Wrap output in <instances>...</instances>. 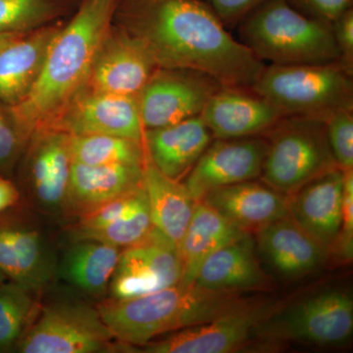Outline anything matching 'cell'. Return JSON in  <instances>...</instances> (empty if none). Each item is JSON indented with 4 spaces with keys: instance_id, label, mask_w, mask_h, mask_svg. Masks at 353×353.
Returning <instances> with one entry per match:
<instances>
[{
    "instance_id": "6da1fadb",
    "label": "cell",
    "mask_w": 353,
    "mask_h": 353,
    "mask_svg": "<svg viewBox=\"0 0 353 353\" xmlns=\"http://www.w3.org/2000/svg\"><path fill=\"white\" fill-rule=\"evenodd\" d=\"M113 23L159 68L196 70L222 85L250 88L265 67L201 0H117Z\"/></svg>"
},
{
    "instance_id": "7a4b0ae2",
    "label": "cell",
    "mask_w": 353,
    "mask_h": 353,
    "mask_svg": "<svg viewBox=\"0 0 353 353\" xmlns=\"http://www.w3.org/2000/svg\"><path fill=\"white\" fill-rule=\"evenodd\" d=\"M117 0H81L53 39L41 74L29 94L8 106L30 139L48 129L87 83L104 34L113 22Z\"/></svg>"
},
{
    "instance_id": "3957f363",
    "label": "cell",
    "mask_w": 353,
    "mask_h": 353,
    "mask_svg": "<svg viewBox=\"0 0 353 353\" xmlns=\"http://www.w3.org/2000/svg\"><path fill=\"white\" fill-rule=\"evenodd\" d=\"M241 294L178 284L134 299H113L97 310L114 339L143 345L160 334L212 321L252 303Z\"/></svg>"
},
{
    "instance_id": "277c9868",
    "label": "cell",
    "mask_w": 353,
    "mask_h": 353,
    "mask_svg": "<svg viewBox=\"0 0 353 353\" xmlns=\"http://www.w3.org/2000/svg\"><path fill=\"white\" fill-rule=\"evenodd\" d=\"M239 41L273 65L338 62L331 23L299 12L287 0H269L236 27Z\"/></svg>"
},
{
    "instance_id": "5b68a950",
    "label": "cell",
    "mask_w": 353,
    "mask_h": 353,
    "mask_svg": "<svg viewBox=\"0 0 353 353\" xmlns=\"http://www.w3.org/2000/svg\"><path fill=\"white\" fill-rule=\"evenodd\" d=\"M353 75L338 62L265 65L250 88L270 101L283 116L324 120L340 109H353Z\"/></svg>"
},
{
    "instance_id": "8992f818",
    "label": "cell",
    "mask_w": 353,
    "mask_h": 353,
    "mask_svg": "<svg viewBox=\"0 0 353 353\" xmlns=\"http://www.w3.org/2000/svg\"><path fill=\"white\" fill-rule=\"evenodd\" d=\"M263 136L268 150L260 178L284 196L339 168L321 118L283 116Z\"/></svg>"
},
{
    "instance_id": "52a82bcc",
    "label": "cell",
    "mask_w": 353,
    "mask_h": 353,
    "mask_svg": "<svg viewBox=\"0 0 353 353\" xmlns=\"http://www.w3.org/2000/svg\"><path fill=\"white\" fill-rule=\"evenodd\" d=\"M353 301L341 290H329L271 313L260 323L254 336L264 341H305L317 345H341L352 336Z\"/></svg>"
},
{
    "instance_id": "ba28073f",
    "label": "cell",
    "mask_w": 353,
    "mask_h": 353,
    "mask_svg": "<svg viewBox=\"0 0 353 353\" xmlns=\"http://www.w3.org/2000/svg\"><path fill=\"white\" fill-rule=\"evenodd\" d=\"M113 339L99 310L60 303L43 309L17 347L23 353H94L108 348Z\"/></svg>"
},
{
    "instance_id": "9c48e42d",
    "label": "cell",
    "mask_w": 353,
    "mask_h": 353,
    "mask_svg": "<svg viewBox=\"0 0 353 353\" xmlns=\"http://www.w3.org/2000/svg\"><path fill=\"white\" fill-rule=\"evenodd\" d=\"M222 85L196 70L158 67L138 95L143 128L169 126L201 115Z\"/></svg>"
},
{
    "instance_id": "30bf717a",
    "label": "cell",
    "mask_w": 353,
    "mask_h": 353,
    "mask_svg": "<svg viewBox=\"0 0 353 353\" xmlns=\"http://www.w3.org/2000/svg\"><path fill=\"white\" fill-rule=\"evenodd\" d=\"M182 274L178 246L152 227L145 239L120 253L111 279L113 299H134L173 287Z\"/></svg>"
},
{
    "instance_id": "8fae6325",
    "label": "cell",
    "mask_w": 353,
    "mask_h": 353,
    "mask_svg": "<svg viewBox=\"0 0 353 353\" xmlns=\"http://www.w3.org/2000/svg\"><path fill=\"white\" fill-rule=\"evenodd\" d=\"M157 68L145 46L112 22L97 48L83 90L138 97Z\"/></svg>"
},
{
    "instance_id": "7c38bea8",
    "label": "cell",
    "mask_w": 353,
    "mask_h": 353,
    "mask_svg": "<svg viewBox=\"0 0 353 353\" xmlns=\"http://www.w3.org/2000/svg\"><path fill=\"white\" fill-rule=\"evenodd\" d=\"M268 141L264 136L213 139L183 183L196 201L211 190L260 178Z\"/></svg>"
},
{
    "instance_id": "4fadbf2b",
    "label": "cell",
    "mask_w": 353,
    "mask_h": 353,
    "mask_svg": "<svg viewBox=\"0 0 353 353\" xmlns=\"http://www.w3.org/2000/svg\"><path fill=\"white\" fill-rule=\"evenodd\" d=\"M46 130L70 136L108 134L143 141L145 128L138 97L101 94L83 90Z\"/></svg>"
},
{
    "instance_id": "5bb4252c",
    "label": "cell",
    "mask_w": 353,
    "mask_h": 353,
    "mask_svg": "<svg viewBox=\"0 0 353 353\" xmlns=\"http://www.w3.org/2000/svg\"><path fill=\"white\" fill-rule=\"evenodd\" d=\"M274 311L271 304L252 303L233 312L174 332L163 340L145 343L148 353H228L254 338L257 326Z\"/></svg>"
},
{
    "instance_id": "9a60e30c",
    "label": "cell",
    "mask_w": 353,
    "mask_h": 353,
    "mask_svg": "<svg viewBox=\"0 0 353 353\" xmlns=\"http://www.w3.org/2000/svg\"><path fill=\"white\" fill-rule=\"evenodd\" d=\"M213 139L263 136L282 113L250 88L222 85L201 114Z\"/></svg>"
},
{
    "instance_id": "2e32d148",
    "label": "cell",
    "mask_w": 353,
    "mask_h": 353,
    "mask_svg": "<svg viewBox=\"0 0 353 353\" xmlns=\"http://www.w3.org/2000/svg\"><path fill=\"white\" fill-rule=\"evenodd\" d=\"M343 170L326 172L288 196L289 215L328 252L340 231Z\"/></svg>"
},
{
    "instance_id": "e0dca14e",
    "label": "cell",
    "mask_w": 353,
    "mask_h": 353,
    "mask_svg": "<svg viewBox=\"0 0 353 353\" xmlns=\"http://www.w3.org/2000/svg\"><path fill=\"white\" fill-rule=\"evenodd\" d=\"M212 141L201 115L145 130L143 134L148 159L164 175L176 181L188 175Z\"/></svg>"
},
{
    "instance_id": "ac0fdd59",
    "label": "cell",
    "mask_w": 353,
    "mask_h": 353,
    "mask_svg": "<svg viewBox=\"0 0 353 353\" xmlns=\"http://www.w3.org/2000/svg\"><path fill=\"white\" fill-rule=\"evenodd\" d=\"M199 201L250 234L289 215L287 196L255 180L211 190Z\"/></svg>"
},
{
    "instance_id": "d6986e66",
    "label": "cell",
    "mask_w": 353,
    "mask_h": 353,
    "mask_svg": "<svg viewBox=\"0 0 353 353\" xmlns=\"http://www.w3.org/2000/svg\"><path fill=\"white\" fill-rule=\"evenodd\" d=\"M257 243L269 264L285 278H299L319 268L328 250L290 215L256 232Z\"/></svg>"
},
{
    "instance_id": "ffe728a7",
    "label": "cell",
    "mask_w": 353,
    "mask_h": 353,
    "mask_svg": "<svg viewBox=\"0 0 353 353\" xmlns=\"http://www.w3.org/2000/svg\"><path fill=\"white\" fill-rule=\"evenodd\" d=\"M61 23L23 34L0 52V104L13 106L29 94Z\"/></svg>"
},
{
    "instance_id": "44dd1931",
    "label": "cell",
    "mask_w": 353,
    "mask_h": 353,
    "mask_svg": "<svg viewBox=\"0 0 353 353\" xmlns=\"http://www.w3.org/2000/svg\"><path fill=\"white\" fill-rule=\"evenodd\" d=\"M143 166L72 162L64 204L81 216L143 185Z\"/></svg>"
},
{
    "instance_id": "7402d4cb",
    "label": "cell",
    "mask_w": 353,
    "mask_h": 353,
    "mask_svg": "<svg viewBox=\"0 0 353 353\" xmlns=\"http://www.w3.org/2000/svg\"><path fill=\"white\" fill-rule=\"evenodd\" d=\"M194 284L218 292L263 290L270 284L255 256L250 234L222 246L202 263Z\"/></svg>"
},
{
    "instance_id": "603a6c76",
    "label": "cell",
    "mask_w": 353,
    "mask_h": 353,
    "mask_svg": "<svg viewBox=\"0 0 353 353\" xmlns=\"http://www.w3.org/2000/svg\"><path fill=\"white\" fill-rule=\"evenodd\" d=\"M70 137L44 130L30 141V176L34 194L44 205L64 203L72 166Z\"/></svg>"
},
{
    "instance_id": "cb8c5ba5",
    "label": "cell",
    "mask_w": 353,
    "mask_h": 353,
    "mask_svg": "<svg viewBox=\"0 0 353 353\" xmlns=\"http://www.w3.org/2000/svg\"><path fill=\"white\" fill-rule=\"evenodd\" d=\"M54 264L37 232L16 226L0 227V273L29 290L44 287Z\"/></svg>"
},
{
    "instance_id": "d4e9b609",
    "label": "cell",
    "mask_w": 353,
    "mask_h": 353,
    "mask_svg": "<svg viewBox=\"0 0 353 353\" xmlns=\"http://www.w3.org/2000/svg\"><path fill=\"white\" fill-rule=\"evenodd\" d=\"M231 221L214 208L196 201L179 250L182 260L181 285H194L202 263L216 250L245 236Z\"/></svg>"
},
{
    "instance_id": "484cf974",
    "label": "cell",
    "mask_w": 353,
    "mask_h": 353,
    "mask_svg": "<svg viewBox=\"0 0 353 353\" xmlns=\"http://www.w3.org/2000/svg\"><path fill=\"white\" fill-rule=\"evenodd\" d=\"M143 183L153 227L179 248L192 219L196 201L183 183L164 175L148 157L143 166Z\"/></svg>"
},
{
    "instance_id": "4316f807",
    "label": "cell",
    "mask_w": 353,
    "mask_h": 353,
    "mask_svg": "<svg viewBox=\"0 0 353 353\" xmlns=\"http://www.w3.org/2000/svg\"><path fill=\"white\" fill-rule=\"evenodd\" d=\"M119 248L83 241L65 255L61 274L70 284L90 294L106 289L120 257Z\"/></svg>"
},
{
    "instance_id": "83f0119b",
    "label": "cell",
    "mask_w": 353,
    "mask_h": 353,
    "mask_svg": "<svg viewBox=\"0 0 353 353\" xmlns=\"http://www.w3.org/2000/svg\"><path fill=\"white\" fill-rule=\"evenodd\" d=\"M72 162L87 165H136L145 166L143 141L108 136L85 134L70 137Z\"/></svg>"
},
{
    "instance_id": "f1b7e54d",
    "label": "cell",
    "mask_w": 353,
    "mask_h": 353,
    "mask_svg": "<svg viewBox=\"0 0 353 353\" xmlns=\"http://www.w3.org/2000/svg\"><path fill=\"white\" fill-rule=\"evenodd\" d=\"M81 0H0V32L27 34L72 15Z\"/></svg>"
},
{
    "instance_id": "f546056e",
    "label": "cell",
    "mask_w": 353,
    "mask_h": 353,
    "mask_svg": "<svg viewBox=\"0 0 353 353\" xmlns=\"http://www.w3.org/2000/svg\"><path fill=\"white\" fill-rule=\"evenodd\" d=\"M148 197L126 215L97 229L76 230L79 241H97L116 248H128L145 239L152 229Z\"/></svg>"
},
{
    "instance_id": "4dcf8cb0",
    "label": "cell",
    "mask_w": 353,
    "mask_h": 353,
    "mask_svg": "<svg viewBox=\"0 0 353 353\" xmlns=\"http://www.w3.org/2000/svg\"><path fill=\"white\" fill-rule=\"evenodd\" d=\"M30 292L13 282L0 284V352L15 347L23 336L34 306Z\"/></svg>"
},
{
    "instance_id": "1f68e13d",
    "label": "cell",
    "mask_w": 353,
    "mask_h": 353,
    "mask_svg": "<svg viewBox=\"0 0 353 353\" xmlns=\"http://www.w3.org/2000/svg\"><path fill=\"white\" fill-rule=\"evenodd\" d=\"M330 148L341 170L353 169V109H340L324 119Z\"/></svg>"
},
{
    "instance_id": "d6a6232c",
    "label": "cell",
    "mask_w": 353,
    "mask_h": 353,
    "mask_svg": "<svg viewBox=\"0 0 353 353\" xmlns=\"http://www.w3.org/2000/svg\"><path fill=\"white\" fill-rule=\"evenodd\" d=\"M29 143L10 108L0 104V170L12 167Z\"/></svg>"
},
{
    "instance_id": "836d02e7",
    "label": "cell",
    "mask_w": 353,
    "mask_h": 353,
    "mask_svg": "<svg viewBox=\"0 0 353 353\" xmlns=\"http://www.w3.org/2000/svg\"><path fill=\"white\" fill-rule=\"evenodd\" d=\"M343 215L340 231L333 248L341 261H350L353 254V169L343 170Z\"/></svg>"
},
{
    "instance_id": "e575fe53",
    "label": "cell",
    "mask_w": 353,
    "mask_h": 353,
    "mask_svg": "<svg viewBox=\"0 0 353 353\" xmlns=\"http://www.w3.org/2000/svg\"><path fill=\"white\" fill-rule=\"evenodd\" d=\"M228 30L238 27L252 11L269 0H201Z\"/></svg>"
},
{
    "instance_id": "d590c367",
    "label": "cell",
    "mask_w": 353,
    "mask_h": 353,
    "mask_svg": "<svg viewBox=\"0 0 353 353\" xmlns=\"http://www.w3.org/2000/svg\"><path fill=\"white\" fill-rule=\"evenodd\" d=\"M339 51L338 63L353 75V8L350 7L331 23Z\"/></svg>"
},
{
    "instance_id": "8d00e7d4",
    "label": "cell",
    "mask_w": 353,
    "mask_h": 353,
    "mask_svg": "<svg viewBox=\"0 0 353 353\" xmlns=\"http://www.w3.org/2000/svg\"><path fill=\"white\" fill-rule=\"evenodd\" d=\"M304 15L332 23L336 17L352 7V0H287Z\"/></svg>"
},
{
    "instance_id": "74e56055",
    "label": "cell",
    "mask_w": 353,
    "mask_h": 353,
    "mask_svg": "<svg viewBox=\"0 0 353 353\" xmlns=\"http://www.w3.org/2000/svg\"><path fill=\"white\" fill-rule=\"evenodd\" d=\"M19 199V192L10 181L0 176V212L13 206Z\"/></svg>"
},
{
    "instance_id": "f35d334b",
    "label": "cell",
    "mask_w": 353,
    "mask_h": 353,
    "mask_svg": "<svg viewBox=\"0 0 353 353\" xmlns=\"http://www.w3.org/2000/svg\"><path fill=\"white\" fill-rule=\"evenodd\" d=\"M25 34H9V32H0V52L7 48L9 44L12 43L14 41L19 39L21 36Z\"/></svg>"
},
{
    "instance_id": "ab89813d",
    "label": "cell",
    "mask_w": 353,
    "mask_h": 353,
    "mask_svg": "<svg viewBox=\"0 0 353 353\" xmlns=\"http://www.w3.org/2000/svg\"><path fill=\"white\" fill-rule=\"evenodd\" d=\"M3 277V275H2L1 273H0V284H1V279Z\"/></svg>"
}]
</instances>
